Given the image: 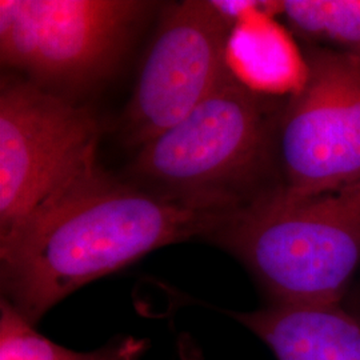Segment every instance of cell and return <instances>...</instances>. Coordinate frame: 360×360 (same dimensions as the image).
<instances>
[{
    "instance_id": "obj_1",
    "label": "cell",
    "mask_w": 360,
    "mask_h": 360,
    "mask_svg": "<svg viewBox=\"0 0 360 360\" xmlns=\"http://www.w3.org/2000/svg\"><path fill=\"white\" fill-rule=\"evenodd\" d=\"M239 199L180 196L119 183L99 168L0 238V287L32 326L83 285L160 247L205 239Z\"/></svg>"
},
{
    "instance_id": "obj_2",
    "label": "cell",
    "mask_w": 360,
    "mask_h": 360,
    "mask_svg": "<svg viewBox=\"0 0 360 360\" xmlns=\"http://www.w3.org/2000/svg\"><path fill=\"white\" fill-rule=\"evenodd\" d=\"M207 242L239 259L274 304H339L360 264V179L307 198L263 195Z\"/></svg>"
},
{
    "instance_id": "obj_3",
    "label": "cell",
    "mask_w": 360,
    "mask_h": 360,
    "mask_svg": "<svg viewBox=\"0 0 360 360\" xmlns=\"http://www.w3.org/2000/svg\"><path fill=\"white\" fill-rule=\"evenodd\" d=\"M90 111L26 77L0 87V238L50 208L98 169Z\"/></svg>"
},
{
    "instance_id": "obj_4",
    "label": "cell",
    "mask_w": 360,
    "mask_h": 360,
    "mask_svg": "<svg viewBox=\"0 0 360 360\" xmlns=\"http://www.w3.org/2000/svg\"><path fill=\"white\" fill-rule=\"evenodd\" d=\"M270 124L254 91L232 75L175 126L139 147L135 172L151 190L229 196L264 162Z\"/></svg>"
},
{
    "instance_id": "obj_5",
    "label": "cell",
    "mask_w": 360,
    "mask_h": 360,
    "mask_svg": "<svg viewBox=\"0 0 360 360\" xmlns=\"http://www.w3.org/2000/svg\"><path fill=\"white\" fill-rule=\"evenodd\" d=\"M147 8L136 0H0L1 65L65 96L112 68Z\"/></svg>"
},
{
    "instance_id": "obj_6",
    "label": "cell",
    "mask_w": 360,
    "mask_h": 360,
    "mask_svg": "<svg viewBox=\"0 0 360 360\" xmlns=\"http://www.w3.org/2000/svg\"><path fill=\"white\" fill-rule=\"evenodd\" d=\"M306 77L284 110L278 154L291 198L360 179V58L311 47Z\"/></svg>"
},
{
    "instance_id": "obj_7",
    "label": "cell",
    "mask_w": 360,
    "mask_h": 360,
    "mask_svg": "<svg viewBox=\"0 0 360 360\" xmlns=\"http://www.w3.org/2000/svg\"><path fill=\"white\" fill-rule=\"evenodd\" d=\"M232 28L211 1L187 0L168 10L126 110L129 142L142 147L175 126L233 75Z\"/></svg>"
},
{
    "instance_id": "obj_8",
    "label": "cell",
    "mask_w": 360,
    "mask_h": 360,
    "mask_svg": "<svg viewBox=\"0 0 360 360\" xmlns=\"http://www.w3.org/2000/svg\"><path fill=\"white\" fill-rule=\"evenodd\" d=\"M220 311L257 335L278 360H360V318L339 304Z\"/></svg>"
},
{
    "instance_id": "obj_9",
    "label": "cell",
    "mask_w": 360,
    "mask_h": 360,
    "mask_svg": "<svg viewBox=\"0 0 360 360\" xmlns=\"http://www.w3.org/2000/svg\"><path fill=\"white\" fill-rule=\"evenodd\" d=\"M227 62L233 77L252 91H296L306 77V62L299 60L290 39L266 13L232 28Z\"/></svg>"
},
{
    "instance_id": "obj_10",
    "label": "cell",
    "mask_w": 360,
    "mask_h": 360,
    "mask_svg": "<svg viewBox=\"0 0 360 360\" xmlns=\"http://www.w3.org/2000/svg\"><path fill=\"white\" fill-rule=\"evenodd\" d=\"M147 348V339L119 336L91 352L68 349L39 334L7 299H0V360H141Z\"/></svg>"
},
{
    "instance_id": "obj_11",
    "label": "cell",
    "mask_w": 360,
    "mask_h": 360,
    "mask_svg": "<svg viewBox=\"0 0 360 360\" xmlns=\"http://www.w3.org/2000/svg\"><path fill=\"white\" fill-rule=\"evenodd\" d=\"M278 15L296 37L360 58V0H284Z\"/></svg>"
}]
</instances>
